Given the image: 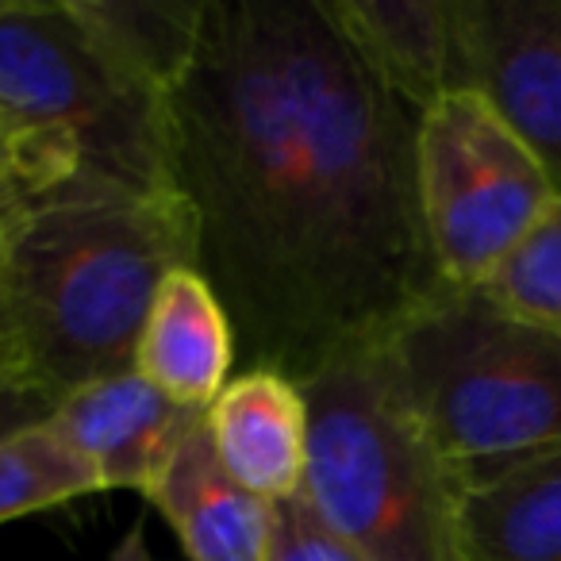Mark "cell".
<instances>
[{
	"mask_svg": "<svg viewBox=\"0 0 561 561\" xmlns=\"http://www.w3.org/2000/svg\"><path fill=\"white\" fill-rule=\"evenodd\" d=\"M420 119L323 0H208L170 96V185L239 369L308 381L450 289L423 227Z\"/></svg>",
	"mask_w": 561,
	"mask_h": 561,
	"instance_id": "obj_1",
	"label": "cell"
},
{
	"mask_svg": "<svg viewBox=\"0 0 561 561\" xmlns=\"http://www.w3.org/2000/svg\"><path fill=\"white\" fill-rule=\"evenodd\" d=\"M185 265L196 227L173 188L24 204L0 231L4 346L62 400L127 374L162 280Z\"/></svg>",
	"mask_w": 561,
	"mask_h": 561,
	"instance_id": "obj_2",
	"label": "cell"
},
{
	"mask_svg": "<svg viewBox=\"0 0 561 561\" xmlns=\"http://www.w3.org/2000/svg\"><path fill=\"white\" fill-rule=\"evenodd\" d=\"M0 158L24 204L165 193L170 101L96 47L70 0H0Z\"/></svg>",
	"mask_w": 561,
	"mask_h": 561,
	"instance_id": "obj_3",
	"label": "cell"
},
{
	"mask_svg": "<svg viewBox=\"0 0 561 561\" xmlns=\"http://www.w3.org/2000/svg\"><path fill=\"white\" fill-rule=\"evenodd\" d=\"M305 492L358 561H469L466 489L408 408L381 343L339 354L308 381Z\"/></svg>",
	"mask_w": 561,
	"mask_h": 561,
	"instance_id": "obj_4",
	"label": "cell"
},
{
	"mask_svg": "<svg viewBox=\"0 0 561 561\" xmlns=\"http://www.w3.org/2000/svg\"><path fill=\"white\" fill-rule=\"evenodd\" d=\"M408 408L461 489L561 450V331L446 289L381 339Z\"/></svg>",
	"mask_w": 561,
	"mask_h": 561,
	"instance_id": "obj_5",
	"label": "cell"
},
{
	"mask_svg": "<svg viewBox=\"0 0 561 561\" xmlns=\"http://www.w3.org/2000/svg\"><path fill=\"white\" fill-rule=\"evenodd\" d=\"M415 170L431 254L450 289H481L558 201L535 154L473 89L423 112Z\"/></svg>",
	"mask_w": 561,
	"mask_h": 561,
	"instance_id": "obj_6",
	"label": "cell"
},
{
	"mask_svg": "<svg viewBox=\"0 0 561 561\" xmlns=\"http://www.w3.org/2000/svg\"><path fill=\"white\" fill-rule=\"evenodd\" d=\"M458 81L496 108L561 201V0H454Z\"/></svg>",
	"mask_w": 561,
	"mask_h": 561,
	"instance_id": "obj_7",
	"label": "cell"
},
{
	"mask_svg": "<svg viewBox=\"0 0 561 561\" xmlns=\"http://www.w3.org/2000/svg\"><path fill=\"white\" fill-rule=\"evenodd\" d=\"M50 423L93 466L101 492L127 489L150 496L188 435L204 423V412L178 404L139 369H127L70 392Z\"/></svg>",
	"mask_w": 561,
	"mask_h": 561,
	"instance_id": "obj_8",
	"label": "cell"
},
{
	"mask_svg": "<svg viewBox=\"0 0 561 561\" xmlns=\"http://www.w3.org/2000/svg\"><path fill=\"white\" fill-rule=\"evenodd\" d=\"M219 466L254 496L285 504L305 492L308 400L277 369H239L204 412Z\"/></svg>",
	"mask_w": 561,
	"mask_h": 561,
	"instance_id": "obj_9",
	"label": "cell"
},
{
	"mask_svg": "<svg viewBox=\"0 0 561 561\" xmlns=\"http://www.w3.org/2000/svg\"><path fill=\"white\" fill-rule=\"evenodd\" d=\"M150 504L165 515L188 561H270L277 504L242 489L211 450L208 427H196L178 450Z\"/></svg>",
	"mask_w": 561,
	"mask_h": 561,
	"instance_id": "obj_10",
	"label": "cell"
},
{
	"mask_svg": "<svg viewBox=\"0 0 561 561\" xmlns=\"http://www.w3.org/2000/svg\"><path fill=\"white\" fill-rule=\"evenodd\" d=\"M135 369L170 400L208 412L239 369V346L227 308L196 265L162 280L142 323Z\"/></svg>",
	"mask_w": 561,
	"mask_h": 561,
	"instance_id": "obj_11",
	"label": "cell"
},
{
	"mask_svg": "<svg viewBox=\"0 0 561 561\" xmlns=\"http://www.w3.org/2000/svg\"><path fill=\"white\" fill-rule=\"evenodd\" d=\"M358 58L412 108L427 112L458 81L454 0H323Z\"/></svg>",
	"mask_w": 561,
	"mask_h": 561,
	"instance_id": "obj_12",
	"label": "cell"
},
{
	"mask_svg": "<svg viewBox=\"0 0 561 561\" xmlns=\"http://www.w3.org/2000/svg\"><path fill=\"white\" fill-rule=\"evenodd\" d=\"M469 561H561V450L461 496Z\"/></svg>",
	"mask_w": 561,
	"mask_h": 561,
	"instance_id": "obj_13",
	"label": "cell"
},
{
	"mask_svg": "<svg viewBox=\"0 0 561 561\" xmlns=\"http://www.w3.org/2000/svg\"><path fill=\"white\" fill-rule=\"evenodd\" d=\"M93 43L165 101L193 70L208 0H70Z\"/></svg>",
	"mask_w": 561,
	"mask_h": 561,
	"instance_id": "obj_14",
	"label": "cell"
},
{
	"mask_svg": "<svg viewBox=\"0 0 561 561\" xmlns=\"http://www.w3.org/2000/svg\"><path fill=\"white\" fill-rule=\"evenodd\" d=\"M101 492V477L55 431V423L0 438V523Z\"/></svg>",
	"mask_w": 561,
	"mask_h": 561,
	"instance_id": "obj_15",
	"label": "cell"
},
{
	"mask_svg": "<svg viewBox=\"0 0 561 561\" xmlns=\"http://www.w3.org/2000/svg\"><path fill=\"white\" fill-rule=\"evenodd\" d=\"M481 293L519 320L561 331V201L542 211L527 239L484 280Z\"/></svg>",
	"mask_w": 561,
	"mask_h": 561,
	"instance_id": "obj_16",
	"label": "cell"
},
{
	"mask_svg": "<svg viewBox=\"0 0 561 561\" xmlns=\"http://www.w3.org/2000/svg\"><path fill=\"white\" fill-rule=\"evenodd\" d=\"M270 561H358L308 507L305 496L277 504V538Z\"/></svg>",
	"mask_w": 561,
	"mask_h": 561,
	"instance_id": "obj_17",
	"label": "cell"
},
{
	"mask_svg": "<svg viewBox=\"0 0 561 561\" xmlns=\"http://www.w3.org/2000/svg\"><path fill=\"white\" fill-rule=\"evenodd\" d=\"M62 397L50 392L39 377H32L16 358H0V438L16 431L39 427L58 412Z\"/></svg>",
	"mask_w": 561,
	"mask_h": 561,
	"instance_id": "obj_18",
	"label": "cell"
},
{
	"mask_svg": "<svg viewBox=\"0 0 561 561\" xmlns=\"http://www.w3.org/2000/svg\"><path fill=\"white\" fill-rule=\"evenodd\" d=\"M20 208H24V201H20V188H16V181H12L4 158H0V231L9 227V219L16 216Z\"/></svg>",
	"mask_w": 561,
	"mask_h": 561,
	"instance_id": "obj_19",
	"label": "cell"
},
{
	"mask_svg": "<svg viewBox=\"0 0 561 561\" xmlns=\"http://www.w3.org/2000/svg\"><path fill=\"white\" fill-rule=\"evenodd\" d=\"M108 561H154L150 558V550H147V535H142V523H135L131 530L124 535V542L112 550V558Z\"/></svg>",
	"mask_w": 561,
	"mask_h": 561,
	"instance_id": "obj_20",
	"label": "cell"
},
{
	"mask_svg": "<svg viewBox=\"0 0 561 561\" xmlns=\"http://www.w3.org/2000/svg\"><path fill=\"white\" fill-rule=\"evenodd\" d=\"M0 358H9V346H4V323H0Z\"/></svg>",
	"mask_w": 561,
	"mask_h": 561,
	"instance_id": "obj_21",
	"label": "cell"
}]
</instances>
